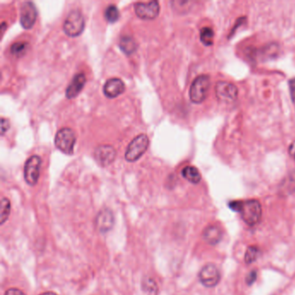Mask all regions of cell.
Wrapping results in <instances>:
<instances>
[{
  "instance_id": "18",
  "label": "cell",
  "mask_w": 295,
  "mask_h": 295,
  "mask_svg": "<svg viewBox=\"0 0 295 295\" xmlns=\"http://www.w3.org/2000/svg\"><path fill=\"white\" fill-rule=\"evenodd\" d=\"M200 40L205 46H211L214 41V31L211 27H204L200 30Z\"/></svg>"
},
{
  "instance_id": "9",
  "label": "cell",
  "mask_w": 295,
  "mask_h": 295,
  "mask_svg": "<svg viewBox=\"0 0 295 295\" xmlns=\"http://www.w3.org/2000/svg\"><path fill=\"white\" fill-rule=\"evenodd\" d=\"M220 273L214 264L205 265L199 273L200 283L206 288H214L220 281Z\"/></svg>"
},
{
  "instance_id": "29",
  "label": "cell",
  "mask_w": 295,
  "mask_h": 295,
  "mask_svg": "<svg viewBox=\"0 0 295 295\" xmlns=\"http://www.w3.org/2000/svg\"><path fill=\"white\" fill-rule=\"evenodd\" d=\"M289 154L292 157L293 159L295 160V141L290 145L289 148Z\"/></svg>"
},
{
  "instance_id": "16",
  "label": "cell",
  "mask_w": 295,
  "mask_h": 295,
  "mask_svg": "<svg viewBox=\"0 0 295 295\" xmlns=\"http://www.w3.org/2000/svg\"><path fill=\"white\" fill-rule=\"evenodd\" d=\"M182 176L192 184H198L201 181V174L198 169L196 168L195 166H185V168L182 170Z\"/></svg>"
},
{
  "instance_id": "15",
  "label": "cell",
  "mask_w": 295,
  "mask_h": 295,
  "mask_svg": "<svg viewBox=\"0 0 295 295\" xmlns=\"http://www.w3.org/2000/svg\"><path fill=\"white\" fill-rule=\"evenodd\" d=\"M203 237L208 244L212 246H215L220 242L223 237V231L221 228L217 225H210L205 228L203 234Z\"/></svg>"
},
{
  "instance_id": "11",
  "label": "cell",
  "mask_w": 295,
  "mask_h": 295,
  "mask_svg": "<svg viewBox=\"0 0 295 295\" xmlns=\"http://www.w3.org/2000/svg\"><path fill=\"white\" fill-rule=\"evenodd\" d=\"M94 159L101 166H109L114 162L116 157V151L109 145H101L94 150Z\"/></svg>"
},
{
  "instance_id": "12",
  "label": "cell",
  "mask_w": 295,
  "mask_h": 295,
  "mask_svg": "<svg viewBox=\"0 0 295 295\" xmlns=\"http://www.w3.org/2000/svg\"><path fill=\"white\" fill-rule=\"evenodd\" d=\"M114 224V216L108 209L101 210L96 217V229L100 233H107L110 231Z\"/></svg>"
},
{
  "instance_id": "26",
  "label": "cell",
  "mask_w": 295,
  "mask_h": 295,
  "mask_svg": "<svg viewBox=\"0 0 295 295\" xmlns=\"http://www.w3.org/2000/svg\"><path fill=\"white\" fill-rule=\"evenodd\" d=\"M257 271H251V272L246 277V283L248 285L250 286L252 285L256 281H257Z\"/></svg>"
},
{
  "instance_id": "5",
  "label": "cell",
  "mask_w": 295,
  "mask_h": 295,
  "mask_svg": "<svg viewBox=\"0 0 295 295\" xmlns=\"http://www.w3.org/2000/svg\"><path fill=\"white\" fill-rule=\"evenodd\" d=\"M76 137L71 128L64 127L59 130L55 136V145L62 153L71 155L74 153Z\"/></svg>"
},
{
  "instance_id": "31",
  "label": "cell",
  "mask_w": 295,
  "mask_h": 295,
  "mask_svg": "<svg viewBox=\"0 0 295 295\" xmlns=\"http://www.w3.org/2000/svg\"><path fill=\"white\" fill-rule=\"evenodd\" d=\"M56 295V294H55V293H53V292H47V293H43V294H42V295Z\"/></svg>"
},
{
  "instance_id": "3",
  "label": "cell",
  "mask_w": 295,
  "mask_h": 295,
  "mask_svg": "<svg viewBox=\"0 0 295 295\" xmlns=\"http://www.w3.org/2000/svg\"><path fill=\"white\" fill-rule=\"evenodd\" d=\"M149 146V139L146 134H140L135 137L127 146L125 159L128 162H135L146 153Z\"/></svg>"
},
{
  "instance_id": "2",
  "label": "cell",
  "mask_w": 295,
  "mask_h": 295,
  "mask_svg": "<svg viewBox=\"0 0 295 295\" xmlns=\"http://www.w3.org/2000/svg\"><path fill=\"white\" fill-rule=\"evenodd\" d=\"M211 87V78L209 75H201L195 79L190 88V99L193 103L200 104L207 97Z\"/></svg>"
},
{
  "instance_id": "6",
  "label": "cell",
  "mask_w": 295,
  "mask_h": 295,
  "mask_svg": "<svg viewBox=\"0 0 295 295\" xmlns=\"http://www.w3.org/2000/svg\"><path fill=\"white\" fill-rule=\"evenodd\" d=\"M41 165L42 160L37 155L31 156L26 160L24 165V179L26 183L30 186L36 185L38 181Z\"/></svg>"
},
{
  "instance_id": "13",
  "label": "cell",
  "mask_w": 295,
  "mask_h": 295,
  "mask_svg": "<svg viewBox=\"0 0 295 295\" xmlns=\"http://www.w3.org/2000/svg\"><path fill=\"white\" fill-rule=\"evenodd\" d=\"M125 89L126 86L122 80L119 78H110L104 84L103 93L107 98L114 99L123 94Z\"/></svg>"
},
{
  "instance_id": "22",
  "label": "cell",
  "mask_w": 295,
  "mask_h": 295,
  "mask_svg": "<svg viewBox=\"0 0 295 295\" xmlns=\"http://www.w3.org/2000/svg\"><path fill=\"white\" fill-rule=\"evenodd\" d=\"M260 256L259 248L257 246H250L247 249L246 253H245V263L247 264H251L257 261V258Z\"/></svg>"
},
{
  "instance_id": "8",
  "label": "cell",
  "mask_w": 295,
  "mask_h": 295,
  "mask_svg": "<svg viewBox=\"0 0 295 295\" xmlns=\"http://www.w3.org/2000/svg\"><path fill=\"white\" fill-rule=\"evenodd\" d=\"M137 16L142 19H154L159 15L160 6L158 1L137 2L134 4Z\"/></svg>"
},
{
  "instance_id": "21",
  "label": "cell",
  "mask_w": 295,
  "mask_h": 295,
  "mask_svg": "<svg viewBox=\"0 0 295 295\" xmlns=\"http://www.w3.org/2000/svg\"><path fill=\"white\" fill-rule=\"evenodd\" d=\"M10 213V200L6 198H2L1 205H0V218H1V224H4V222L8 219Z\"/></svg>"
},
{
  "instance_id": "28",
  "label": "cell",
  "mask_w": 295,
  "mask_h": 295,
  "mask_svg": "<svg viewBox=\"0 0 295 295\" xmlns=\"http://www.w3.org/2000/svg\"><path fill=\"white\" fill-rule=\"evenodd\" d=\"M4 295H25V294L17 289H10L7 290Z\"/></svg>"
},
{
  "instance_id": "20",
  "label": "cell",
  "mask_w": 295,
  "mask_h": 295,
  "mask_svg": "<svg viewBox=\"0 0 295 295\" xmlns=\"http://www.w3.org/2000/svg\"><path fill=\"white\" fill-rule=\"evenodd\" d=\"M29 44L26 42H16L13 43L10 47V53L16 57H21L25 55L26 52L28 50Z\"/></svg>"
},
{
  "instance_id": "7",
  "label": "cell",
  "mask_w": 295,
  "mask_h": 295,
  "mask_svg": "<svg viewBox=\"0 0 295 295\" xmlns=\"http://www.w3.org/2000/svg\"><path fill=\"white\" fill-rule=\"evenodd\" d=\"M218 100L224 102H233L238 97V88L236 85L228 81H218L215 87Z\"/></svg>"
},
{
  "instance_id": "4",
  "label": "cell",
  "mask_w": 295,
  "mask_h": 295,
  "mask_svg": "<svg viewBox=\"0 0 295 295\" xmlns=\"http://www.w3.org/2000/svg\"><path fill=\"white\" fill-rule=\"evenodd\" d=\"M84 27V17L79 10H73L68 13L62 26L65 34L71 37L80 36Z\"/></svg>"
},
{
  "instance_id": "17",
  "label": "cell",
  "mask_w": 295,
  "mask_h": 295,
  "mask_svg": "<svg viewBox=\"0 0 295 295\" xmlns=\"http://www.w3.org/2000/svg\"><path fill=\"white\" fill-rule=\"evenodd\" d=\"M120 48L125 54L129 55L136 50L137 43L132 36L125 35L120 38Z\"/></svg>"
},
{
  "instance_id": "27",
  "label": "cell",
  "mask_w": 295,
  "mask_h": 295,
  "mask_svg": "<svg viewBox=\"0 0 295 295\" xmlns=\"http://www.w3.org/2000/svg\"><path fill=\"white\" fill-rule=\"evenodd\" d=\"M289 90H290V95L293 101L295 102V78L289 81Z\"/></svg>"
},
{
  "instance_id": "10",
  "label": "cell",
  "mask_w": 295,
  "mask_h": 295,
  "mask_svg": "<svg viewBox=\"0 0 295 295\" xmlns=\"http://www.w3.org/2000/svg\"><path fill=\"white\" fill-rule=\"evenodd\" d=\"M37 10L32 2H24L20 9V23L24 29H31L36 23Z\"/></svg>"
},
{
  "instance_id": "14",
  "label": "cell",
  "mask_w": 295,
  "mask_h": 295,
  "mask_svg": "<svg viewBox=\"0 0 295 295\" xmlns=\"http://www.w3.org/2000/svg\"><path fill=\"white\" fill-rule=\"evenodd\" d=\"M86 83V76L83 73H79L72 79L68 88L66 89V97L68 99H74L81 93Z\"/></svg>"
},
{
  "instance_id": "30",
  "label": "cell",
  "mask_w": 295,
  "mask_h": 295,
  "mask_svg": "<svg viewBox=\"0 0 295 295\" xmlns=\"http://www.w3.org/2000/svg\"><path fill=\"white\" fill-rule=\"evenodd\" d=\"M5 26H6V23H4V22H3V23H2V26H1V34H2V35L3 34L4 29H5V28H6Z\"/></svg>"
},
{
  "instance_id": "1",
  "label": "cell",
  "mask_w": 295,
  "mask_h": 295,
  "mask_svg": "<svg viewBox=\"0 0 295 295\" xmlns=\"http://www.w3.org/2000/svg\"><path fill=\"white\" fill-rule=\"evenodd\" d=\"M230 207L233 211L239 212L243 220L250 226L258 224L262 218V205L255 199L231 202Z\"/></svg>"
},
{
  "instance_id": "19",
  "label": "cell",
  "mask_w": 295,
  "mask_h": 295,
  "mask_svg": "<svg viewBox=\"0 0 295 295\" xmlns=\"http://www.w3.org/2000/svg\"><path fill=\"white\" fill-rule=\"evenodd\" d=\"M104 16L109 23H115L120 18V11L115 4H109L105 10Z\"/></svg>"
},
{
  "instance_id": "23",
  "label": "cell",
  "mask_w": 295,
  "mask_h": 295,
  "mask_svg": "<svg viewBox=\"0 0 295 295\" xmlns=\"http://www.w3.org/2000/svg\"><path fill=\"white\" fill-rule=\"evenodd\" d=\"M143 289L148 295H156L158 292V288L155 282L153 279H146L143 282Z\"/></svg>"
},
{
  "instance_id": "25",
  "label": "cell",
  "mask_w": 295,
  "mask_h": 295,
  "mask_svg": "<svg viewBox=\"0 0 295 295\" xmlns=\"http://www.w3.org/2000/svg\"><path fill=\"white\" fill-rule=\"evenodd\" d=\"M10 128V121L5 118H1V134L3 135Z\"/></svg>"
},
{
  "instance_id": "24",
  "label": "cell",
  "mask_w": 295,
  "mask_h": 295,
  "mask_svg": "<svg viewBox=\"0 0 295 295\" xmlns=\"http://www.w3.org/2000/svg\"><path fill=\"white\" fill-rule=\"evenodd\" d=\"M286 183H289V185H285V188L283 189L286 192H295V175L291 178H289L288 181Z\"/></svg>"
}]
</instances>
